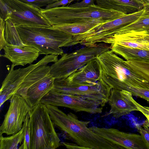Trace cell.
<instances>
[{
	"label": "cell",
	"mask_w": 149,
	"mask_h": 149,
	"mask_svg": "<svg viewBox=\"0 0 149 149\" xmlns=\"http://www.w3.org/2000/svg\"><path fill=\"white\" fill-rule=\"evenodd\" d=\"M70 83L81 85L95 84L100 81V68L96 58L89 61L66 78Z\"/></svg>",
	"instance_id": "16"
},
{
	"label": "cell",
	"mask_w": 149,
	"mask_h": 149,
	"mask_svg": "<svg viewBox=\"0 0 149 149\" xmlns=\"http://www.w3.org/2000/svg\"><path fill=\"white\" fill-rule=\"evenodd\" d=\"M50 67L43 64L34 69L26 77L16 94L23 98L30 87L49 74Z\"/></svg>",
	"instance_id": "21"
},
{
	"label": "cell",
	"mask_w": 149,
	"mask_h": 149,
	"mask_svg": "<svg viewBox=\"0 0 149 149\" xmlns=\"http://www.w3.org/2000/svg\"><path fill=\"white\" fill-rule=\"evenodd\" d=\"M112 89L128 91L132 95L138 96L149 102V88L134 86L121 83L116 84Z\"/></svg>",
	"instance_id": "26"
},
{
	"label": "cell",
	"mask_w": 149,
	"mask_h": 149,
	"mask_svg": "<svg viewBox=\"0 0 149 149\" xmlns=\"http://www.w3.org/2000/svg\"><path fill=\"white\" fill-rule=\"evenodd\" d=\"M25 123L18 132L9 136L4 137L0 134V149H17L18 146L23 141L24 135Z\"/></svg>",
	"instance_id": "23"
},
{
	"label": "cell",
	"mask_w": 149,
	"mask_h": 149,
	"mask_svg": "<svg viewBox=\"0 0 149 149\" xmlns=\"http://www.w3.org/2000/svg\"><path fill=\"white\" fill-rule=\"evenodd\" d=\"M143 5H149V0H141Z\"/></svg>",
	"instance_id": "35"
},
{
	"label": "cell",
	"mask_w": 149,
	"mask_h": 149,
	"mask_svg": "<svg viewBox=\"0 0 149 149\" xmlns=\"http://www.w3.org/2000/svg\"><path fill=\"white\" fill-rule=\"evenodd\" d=\"M125 63L136 74L149 82V62L131 60L125 61Z\"/></svg>",
	"instance_id": "25"
},
{
	"label": "cell",
	"mask_w": 149,
	"mask_h": 149,
	"mask_svg": "<svg viewBox=\"0 0 149 149\" xmlns=\"http://www.w3.org/2000/svg\"><path fill=\"white\" fill-rule=\"evenodd\" d=\"M40 102L68 108L76 112H84L92 114L101 113L103 109L94 101L78 95L60 93L52 89L44 96Z\"/></svg>",
	"instance_id": "9"
},
{
	"label": "cell",
	"mask_w": 149,
	"mask_h": 149,
	"mask_svg": "<svg viewBox=\"0 0 149 149\" xmlns=\"http://www.w3.org/2000/svg\"><path fill=\"white\" fill-rule=\"evenodd\" d=\"M8 8L7 19L15 26L33 25L50 27V23L42 16L41 8L20 0H3Z\"/></svg>",
	"instance_id": "8"
},
{
	"label": "cell",
	"mask_w": 149,
	"mask_h": 149,
	"mask_svg": "<svg viewBox=\"0 0 149 149\" xmlns=\"http://www.w3.org/2000/svg\"><path fill=\"white\" fill-rule=\"evenodd\" d=\"M143 11V8L139 11L127 14L95 27L90 31L87 37L90 36L87 39L88 42L91 45L100 42L104 43L106 40L113 36V33L116 30L136 20Z\"/></svg>",
	"instance_id": "13"
},
{
	"label": "cell",
	"mask_w": 149,
	"mask_h": 149,
	"mask_svg": "<svg viewBox=\"0 0 149 149\" xmlns=\"http://www.w3.org/2000/svg\"><path fill=\"white\" fill-rule=\"evenodd\" d=\"M58 56L53 54L46 55L35 64L16 70H14L15 66L12 64L9 73L2 83L0 90V107L16 94L26 77L31 72L42 65L55 62L58 59Z\"/></svg>",
	"instance_id": "10"
},
{
	"label": "cell",
	"mask_w": 149,
	"mask_h": 149,
	"mask_svg": "<svg viewBox=\"0 0 149 149\" xmlns=\"http://www.w3.org/2000/svg\"><path fill=\"white\" fill-rule=\"evenodd\" d=\"M100 68V80L112 89L123 83L149 88V82L139 76L126 65L125 61L110 49L97 56Z\"/></svg>",
	"instance_id": "3"
},
{
	"label": "cell",
	"mask_w": 149,
	"mask_h": 149,
	"mask_svg": "<svg viewBox=\"0 0 149 149\" xmlns=\"http://www.w3.org/2000/svg\"><path fill=\"white\" fill-rule=\"evenodd\" d=\"M5 37L7 43L23 47L25 45L23 42L15 25L9 19L5 21Z\"/></svg>",
	"instance_id": "24"
},
{
	"label": "cell",
	"mask_w": 149,
	"mask_h": 149,
	"mask_svg": "<svg viewBox=\"0 0 149 149\" xmlns=\"http://www.w3.org/2000/svg\"><path fill=\"white\" fill-rule=\"evenodd\" d=\"M3 49L4 53L2 56L8 59L15 66L31 64L40 54L38 49L26 45L20 47L7 43Z\"/></svg>",
	"instance_id": "15"
},
{
	"label": "cell",
	"mask_w": 149,
	"mask_h": 149,
	"mask_svg": "<svg viewBox=\"0 0 149 149\" xmlns=\"http://www.w3.org/2000/svg\"><path fill=\"white\" fill-rule=\"evenodd\" d=\"M104 43L149 51V35L146 31L128 32L115 35Z\"/></svg>",
	"instance_id": "17"
},
{
	"label": "cell",
	"mask_w": 149,
	"mask_h": 149,
	"mask_svg": "<svg viewBox=\"0 0 149 149\" xmlns=\"http://www.w3.org/2000/svg\"><path fill=\"white\" fill-rule=\"evenodd\" d=\"M112 88L101 81L89 86L68 82L66 78L55 79L52 89L60 93L79 96L93 100L103 107L108 102Z\"/></svg>",
	"instance_id": "7"
},
{
	"label": "cell",
	"mask_w": 149,
	"mask_h": 149,
	"mask_svg": "<svg viewBox=\"0 0 149 149\" xmlns=\"http://www.w3.org/2000/svg\"><path fill=\"white\" fill-rule=\"evenodd\" d=\"M95 3L103 8L117 10L125 14L139 11L143 5L134 0H96Z\"/></svg>",
	"instance_id": "19"
},
{
	"label": "cell",
	"mask_w": 149,
	"mask_h": 149,
	"mask_svg": "<svg viewBox=\"0 0 149 149\" xmlns=\"http://www.w3.org/2000/svg\"><path fill=\"white\" fill-rule=\"evenodd\" d=\"M81 0H61L56 1L52 3L48 4L45 6V9H49L62 6H65L70 4L71 2L76 1V2H79Z\"/></svg>",
	"instance_id": "32"
},
{
	"label": "cell",
	"mask_w": 149,
	"mask_h": 149,
	"mask_svg": "<svg viewBox=\"0 0 149 149\" xmlns=\"http://www.w3.org/2000/svg\"><path fill=\"white\" fill-rule=\"evenodd\" d=\"M144 123L142 127H140L138 130L140 135L145 141L148 149H149V128Z\"/></svg>",
	"instance_id": "31"
},
{
	"label": "cell",
	"mask_w": 149,
	"mask_h": 149,
	"mask_svg": "<svg viewBox=\"0 0 149 149\" xmlns=\"http://www.w3.org/2000/svg\"><path fill=\"white\" fill-rule=\"evenodd\" d=\"M30 116L27 115L24 122L25 123L24 135L22 143L18 148L19 149H30L31 135L30 129Z\"/></svg>",
	"instance_id": "27"
},
{
	"label": "cell",
	"mask_w": 149,
	"mask_h": 149,
	"mask_svg": "<svg viewBox=\"0 0 149 149\" xmlns=\"http://www.w3.org/2000/svg\"><path fill=\"white\" fill-rule=\"evenodd\" d=\"M130 99L136 107L138 111L141 112L146 118V121L144 123L149 127V107L143 106L139 104L133 99L132 95Z\"/></svg>",
	"instance_id": "28"
},
{
	"label": "cell",
	"mask_w": 149,
	"mask_h": 149,
	"mask_svg": "<svg viewBox=\"0 0 149 149\" xmlns=\"http://www.w3.org/2000/svg\"><path fill=\"white\" fill-rule=\"evenodd\" d=\"M15 26L23 43L38 49L40 54L61 56V47L78 44L72 37L51 26Z\"/></svg>",
	"instance_id": "2"
},
{
	"label": "cell",
	"mask_w": 149,
	"mask_h": 149,
	"mask_svg": "<svg viewBox=\"0 0 149 149\" xmlns=\"http://www.w3.org/2000/svg\"><path fill=\"white\" fill-rule=\"evenodd\" d=\"M24 2L33 5L35 6L41 7L46 6L48 4L52 3L55 1L52 0H20Z\"/></svg>",
	"instance_id": "29"
},
{
	"label": "cell",
	"mask_w": 149,
	"mask_h": 149,
	"mask_svg": "<svg viewBox=\"0 0 149 149\" xmlns=\"http://www.w3.org/2000/svg\"><path fill=\"white\" fill-rule=\"evenodd\" d=\"M95 134L117 146L120 149H148L141 135L125 132L114 128H89Z\"/></svg>",
	"instance_id": "12"
},
{
	"label": "cell",
	"mask_w": 149,
	"mask_h": 149,
	"mask_svg": "<svg viewBox=\"0 0 149 149\" xmlns=\"http://www.w3.org/2000/svg\"><path fill=\"white\" fill-rule=\"evenodd\" d=\"M132 95V94L128 91L112 89L108 102L110 109L109 112L103 116L111 115L118 118L132 111H138L136 107L130 99Z\"/></svg>",
	"instance_id": "14"
},
{
	"label": "cell",
	"mask_w": 149,
	"mask_h": 149,
	"mask_svg": "<svg viewBox=\"0 0 149 149\" xmlns=\"http://www.w3.org/2000/svg\"><path fill=\"white\" fill-rule=\"evenodd\" d=\"M40 10L52 26L89 19L102 18L111 21L127 15L101 8L96 4L85 7H72L67 5L47 9L41 8Z\"/></svg>",
	"instance_id": "4"
},
{
	"label": "cell",
	"mask_w": 149,
	"mask_h": 149,
	"mask_svg": "<svg viewBox=\"0 0 149 149\" xmlns=\"http://www.w3.org/2000/svg\"><path fill=\"white\" fill-rule=\"evenodd\" d=\"M146 31L147 34H148V35H149V30H148V31Z\"/></svg>",
	"instance_id": "37"
},
{
	"label": "cell",
	"mask_w": 149,
	"mask_h": 149,
	"mask_svg": "<svg viewBox=\"0 0 149 149\" xmlns=\"http://www.w3.org/2000/svg\"><path fill=\"white\" fill-rule=\"evenodd\" d=\"M63 145L67 148L69 149H86V148L77 144L66 142H63Z\"/></svg>",
	"instance_id": "34"
},
{
	"label": "cell",
	"mask_w": 149,
	"mask_h": 149,
	"mask_svg": "<svg viewBox=\"0 0 149 149\" xmlns=\"http://www.w3.org/2000/svg\"><path fill=\"white\" fill-rule=\"evenodd\" d=\"M6 22L1 17H0V50L3 49V47L7 44L5 37V29Z\"/></svg>",
	"instance_id": "30"
},
{
	"label": "cell",
	"mask_w": 149,
	"mask_h": 149,
	"mask_svg": "<svg viewBox=\"0 0 149 149\" xmlns=\"http://www.w3.org/2000/svg\"><path fill=\"white\" fill-rule=\"evenodd\" d=\"M54 79L49 73L28 89L23 98L31 109L52 89Z\"/></svg>",
	"instance_id": "18"
},
{
	"label": "cell",
	"mask_w": 149,
	"mask_h": 149,
	"mask_svg": "<svg viewBox=\"0 0 149 149\" xmlns=\"http://www.w3.org/2000/svg\"><path fill=\"white\" fill-rule=\"evenodd\" d=\"M30 149H55L60 146L46 105L39 102L29 112Z\"/></svg>",
	"instance_id": "5"
},
{
	"label": "cell",
	"mask_w": 149,
	"mask_h": 149,
	"mask_svg": "<svg viewBox=\"0 0 149 149\" xmlns=\"http://www.w3.org/2000/svg\"><path fill=\"white\" fill-rule=\"evenodd\" d=\"M95 1L96 0H82L80 2L68 5L70 7H85L95 4Z\"/></svg>",
	"instance_id": "33"
},
{
	"label": "cell",
	"mask_w": 149,
	"mask_h": 149,
	"mask_svg": "<svg viewBox=\"0 0 149 149\" xmlns=\"http://www.w3.org/2000/svg\"><path fill=\"white\" fill-rule=\"evenodd\" d=\"M111 47L110 44L100 42L85 46L70 53H64L50 67L49 74L54 79L66 78Z\"/></svg>",
	"instance_id": "6"
},
{
	"label": "cell",
	"mask_w": 149,
	"mask_h": 149,
	"mask_svg": "<svg viewBox=\"0 0 149 149\" xmlns=\"http://www.w3.org/2000/svg\"><path fill=\"white\" fill-rule=\"evenodd\" d=\"M55 125L65 132L77 144L86 149H118L88 127L89 121L79 120L72 113L66 114L56 106L46 105Z\"/></svg>",
	"instance_id": "1"
},
{
	"label": "cell",
	"mask_w": 149,
	"mask_h": 149,
	"mask_svg": "<svg viewBox=\"0 0 149 149\" xmlns=\"http://www.w3.org/2000/svg\"><path fill=\"white\" fill-rule=\"evenodd\" d=\"M10 100L9 108L0 127V134L12 135L19 132L31 109L25 100L18 95H13Z\"/></svg>",
	"instance_id": "11"
},
{
	"label": "cell",
	"mask_w": 149,
	"mask_h": 149,
	"mask_svg": "<svg viewBox=\"0 0 149 149\" xmlns=\"http://www.w3.org/2000/svg\"><path fill=\"white\" fill-rule=\"evenodd\" d=\"M53 0L54 1H55V2L56 1H61V0Z\"/></svg>",
	"instance_id": "38"
},
{
	"label": "cell",
	"mask_w": 149,
	"mask_h": 149,
	"mask_svg": "<svg viewBox=\"0 0 149 149\" xmlns=\"http://www.w3.org/2000/svg\"><path fill=\"white\" fill-rule=\"evenodd\" d=\"M143 12L138 18L131 23L116 29L115 35L149 30V5H143Z\"/></svg>",
	"instance_id": "22"
},
{
	"label": "cell",
	"mask_w": 149,
	"mask_h": 149,
	"mask_svg": "<svg viewBox=\"0 0 149 149\" xmlns=\"http://www.w3.org/2000/svg\"><path fill=\"white\" fill-rule=\"evenodd\" d=\"M110 49L126 60H137L149 62V51L131 48L116 44H110Z\"/></svg>",
	"instance_id": "20"
},
{
	"label": "cell",
	"mask_w": 149,
	"mask_h": 149,
	"mask_svg": "<svg viewBox=\"0 0 149 149\" xmlns=\"http://www.w3.org/2000/svg\"><path fill=\"white\" fill-rule=\"evenodd\" d=\"M134 0L135 1H137V2H138L139 3H140L141 4H143V2L141 0Z\"/></svg>",
	"instance_id": "36"
}]
</instances>
